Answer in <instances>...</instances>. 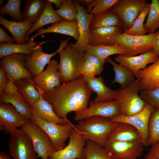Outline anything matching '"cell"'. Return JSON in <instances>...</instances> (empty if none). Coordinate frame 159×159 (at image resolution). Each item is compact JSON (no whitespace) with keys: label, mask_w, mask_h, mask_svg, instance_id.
<instances>
[{"label":"cell","mask_w":159,"mask_h":159,"mask_svg":"<svg viewBox=\"0 0 159 159\" xmlns=\"http://www.w3.org/2000/svg\"><path fill=\"white\" fill-rule=\"evenodd\" d=\"M47 0H28L22 13L23 21L35 23L43 13Z\"/></svg>","instance_id":"cell-31"},{"label":"cell","mask_w":159,"mask_h":159,"mask_svg":"<svg viewBox=\"0 0 159 159\" xmlns=\"http://www.w3.org/2000/svg\"><path fill=\"white\" fill-rule=\"evenodd\" d=\"M110 26L123 27V23L116 13L109 10L94 16L90 23V29Z\"/></svg>","instance_id":"cell-28"},{"label":"cell","mask_w":159,"mask_h":159,"mask_svg":"<svg viewBox=\"0 0 159 159\" xmlns=\"http://www.w3.org/2000/svg\"><path fill=\"white\" fill-rule=\"evenodd\" d=\"M84 159H114L104 147L87 140L85 148Z\"/></svg>","instance_id":"cell-38"},{"label":"cell","mask_w":159,"mask_h":159,"mask_svg":"<svg viewBox=\"0 0 159 159\" xmlns=\"http://www.w3.org/2000/svg\"><path fill=\"white\" fill-rule=\"evenodd\" d=\"M39 126L50 138L56 151L66 146L65 142L69 138L72 130L75 127L71 122L64 125H59L42 120L32 114L29 120Z\"/></svg>","instance_id":"cell-6"},{"label":"cell","mask_w":159,"mask_h":159,"mask_svg":"<svg viewBox=\"0 0 159 159\" xmlns=\"http://www.w3.org/2000/svg\"><path fill=\"white\" fill-rule=\"evenodd\" d=\"M159 32V30L153 34L137 36L128 34L124 31L117 39L115 45L124 50L122 55L125 57L145 53L153 49L154 39Z\"/></svg>","instance_id":"cell-4"},{"label":"cell","mask_w":159,"mask_h":159,"mask_svg":"<svg viewBox=\"0 0 159 159\" xmlns=\"http://www.w3.org/2000/svg\"><path fill=\"white\" fill-rule=\"evenodd\" d=\"M92 92L85 79L81 76L47 93L41 94L43 98L51 105L58 116L68 120L67 116L69 112H79L88 107Z\"/></svg>","instance_id":"cell-1"},{"label":"cell","mask_w":159,"mask_h":159,"mask_svg":"<svg viewBox=\"0 0 159 159\" xmlns=\"http://www.w3.org/2000/svg\"><path fill=\"white\" fill-rule=\"evenodd\" d=\"M25 54L16 53L1 59V66L5 69L8 80L13 82L22 78H32L30 72L25 66Z\"/></svg>","instance_id":"cell-16"},{"label":"cell","mask_w":159,"mask_h":159,"mask_svg":"<svg viewBox=\"0 0 159 159\" xmlns=\"http://www.w3.org/2000/svg\"><path fill=\"white\" fill-rule=\"evenodd\" d=\"M4 1V0H0V5H1L3 4Z\"/></svg>","instance_id":"cell-53"},{"label":"cell","mask_w":159,"mask_h":159,"mask_svg":"<svg viewBox=\"0 0 159 159\" xmlns=\"http://www.w3.org/2000/svg\"><path fill=\"white\" fill-rule=\"evenodd\" d=\"M148 3L145 0H119L110 10L119 16L126 30L131 27L142 9Z\"/></svg>","instance_id":"cell-15"},{"label":"cell","mask_w":159,"mask_h":159,"mask_svg":"<svg viewBox=\"0 0 159 159\" xmlns=\"http://www.w3.org/2000/svg\"><path fill=\"white\" fill-rule=\"evenodd\" d=\"M117 124L109 118L93 116L78 121L75 127L87 140L105 147L107 136Z\"/></svg>","instance_id":"cell-2"},{"label":"cell","mask_w":159,"mask_h":159,"mask_svg":"<svg viewBox=\"0 0 159 159\" xmlns=\"http://www.w3.org/2000/svg\"><path fill=\"white\" fill-rule=\"evenodd\" d=\"M119 0H94V6L90 13L94 16L109 10L116 5Z\"/></svg>","instance_id":"cell-43"},{"label":"cell","mask_w":159,"mask_h":159,"mask_svg":"<svg viewBox=\"0 0 159 159\" xmlns=\"http://www.w3.org/2000/svg\"><path fill=\"white\" fill-rule=\"evenodd\" d=\"M141 141H107L104 147L114 159H136L144 150Z\"/></svg>","instance_id":"cell-12"},{"label":"cell","mask_w":159,"mask_h":159,"mask_svg":"<svg viewBox=\"0 0 159 159\" xmlns=\"http://www.w3.org/2000/svg\"><path fill=\"white\" fill-rule=\"evenodd\" d=\"M3 93L16 95L19 97L24 98L19 91L15 83L10 80H8L4 88Z\"/></svg>","instance_id":"cell-44"},{"label":"cell","mask_w":159,"mask_h":159,"mask_svg":"<svg viewBox=\"0 0 159 159\" xmlns=\"http://www.w3.org/2000/svg\"><path fill=\"white\" fill-rule=\"evenodd\" d=\"M37 42L34 41L26 42L24 44H15L10 42L0 44V58L12 54H23L25 55L30 54L34 48L38 45Z\"/></svg>","instance_id":"cell-32"},{"label":"cell","mask_w":159,"mask_h":159,"mask_svg":"<svg viewBox=\"0 0 159 159\" xmlns=\"http://www.w3.org/2000/svg\"><path fill=\"white\" fill-rule=\"evenodd\" d=\"M16 43L13 37L10 36L4 27H0V43Z\"/></svg>","instance_id":"cell-46"},{"label":"cell","mask_w":159,"mask_h":159,"mask_svg":"<svg viewBox=\"0 0 159 159\" xmlns=\"http://www.w3.org/2000/svg\"><path fill=\"white\" fill-rule=\"evenodd\" d=\"M135 76L140 80L139 90L159 87V59L152 64L139 71Z\"/></svg>","instance_id":"cell-25"},{"label":"cell","mask_w":159,"mask_h":159,"mask_svg":"<svg viewBox=\"0 0 159 159\" xmlns=\"http://www.w3.org/2000/svg\"><path fill=\"white\" fill-rule=\"evenodd\" d=\"M77 3L81 5H85L87 6L90 5L94 0H74Z\"/></svg>","instance_id":"cell-50"},{"label":"cell","mask_w":159,"mask_h":159,"mask_svg":"<svg viewBox=\"0 0 159 159\" xmlns=\"http://www.w3.org/2000/svg\"><path fill=\"white\" fill-rule=\"evenodd\" d=\"M151 6L144 29L149 34H153L159 28V1L151 0Z\"/></svg>","instance_id":"cell-36"},{"label":"cell","mask_w":159,"mask_h":159,"mask_svg":"<svg viewBox=\"0 0 159 159\" xmlns=\"http://www.w3.org/2000/svg\"><path fill=\"white\" fill-rule=\"evenodd\" d=\"M0 101L11 104L20 113L30 120L32 114L31 107L24 98L3 93L0 95Z\"/></svg>","instance_id":"cell-34"},{"label":"cell","mask_w":159,"mask_h":159,"mask_svg":"<svg viewBox=\"0 0 159 159\" xmlns=\"http://www.w3.org/2000/svg\"><path fill=\"white\" fill-rule=\"evenodd\" d=\"M123 27L110 26L90 29L88 45H115L119 36L124 31Z\"/></svg>","instance_id":"cell-19"},{"label":"cell","mask_w":159,"mask_h":159,"mask_svg":"<svg viewBox=\"0 0 159 159\" xmlns=\"http://www.w3.org/2000/svg\"><path fill=\"white\" fill-rule=\"evenodd\" d=\"M55 11L64 20L77 21V10L72 0H64L60 8Z\"/></svg>","instance_id":"cell-40"},{"label":"cell","mask_w":159,"mask_h":159,"mask_svg":"<svg viewBox=\"0 0 159 159\" xmlns=\"http://www.w3.org/2000/svg\"><path fill=\"white\" fill-rule=\"evenodd\" d=\"M154 109L153 106L147 102L141 111L135 114L129 116L119 115L110 119L115 122H125L135 127L141 136L142 144L144 146H146L148 138L149 120L151 114Z\"/></svg>","instance_id":"cell-10"},{"label":"cell","mask_w":159,"mask_h":159,"mask_svg":"<svg viewBox=\"0 0 159 159\" xmlns=\"http://www.w3.org/2000/svg\"><path fill=\"white\" fill-rule=\"evenodd\" d=\"M64 20L54 10L52 6V3L47 0L46 6L43 13L31 29L26 33L25 37V41L27 42L29 39V35L32 33L43 26Z\"/></svg>","instance_id":"cell-27"},{"label":"cell","mask_w":159,"mask_h":159,"mask_svg":"<svg viewBox=\"0 0 159 159\" xmlns=\"http://www.w3.org/2000/svg\"><path fill=\"white\" fill-rule=\"evenodd\" d=\"M22 128L32 140L37 158L49 159L56 151L49 137L38 125L29 120Z\"/></svg>","instance_id":"cell-7"},{"label":"cell","mask_w":159,"mask_h":159,"mask_svg":"<svg viewBox=\"0 0 159 159\" xmlns=\"http://www.w3.org/2000/svg\"><path fill=\"white\" fill-rule=\"evenodd\" d=\"M75 113L74 120L79 121L93 116L110 119L120 115V110L118 103L114 100L94 104L84 110Z\"/></svg>","instance_id":"cell-18"},{"label":"cell","mask_w":159,"mask_h":159,"mask_svg":"<svg viewBox=\"0 0 159 159\" xmlns=\"http://www.w3.org/2000/svg\"><path fill=\"white\" fill-rule=\"evenodd\" d=\"M0 24L5 27L12 34L16 43L24 44L25 36L34 23L24 21L17 22L8 20L0 16Z\"/></svg>","instance_id":"cell-26"},{"label":"cell","mask_w":159,"mask_h":159,"mask_svg":"<svg viewBox=\"0 0 159 159\" xmlns=\"http://www.w3.org/2000/svg\"><path fill=\"white\" fill-rule=\"evenodd\" d=\"M39 91L41 93L40 99L31 106L32 114L43 121L59 125H64L70 122L68 119L58 116L51 105L43 98L41 92Z\"/></svg>","instance_id":"cell-22"},{"label":"cell","mask_w":159,"mask_h":159,"mask_svg":"<svg viewBox=\"0 0 159 159\" xmlns=\"http://www.w3.org/2000/svg\"><path fill=\"white\" fill-rule=\"evenodd\" d=\"M36 33L29 38L27 42L33 40L38 36L43 34L55 33L68 35L73 37L77 41L79 34L77 21H71L64 20L61 22L52 24L46 28L39 29L37 30Z\"/></svg>","instance_id":"cell-23"},{"label":"cell","mask_w":159,"mask_h":159,"mask_svg":"<svg viewBox=\"0 0 159 159\" xmlns=\"http://www.w3.org/2000/svg\"><path fill=\"white\" fill-rule=\"evenodd\" d=\"M141 136L138 130L132 125L125 122H117L107 136V141L132 142L140 141Z\"/></svg>","instance_id":"cell-24"},{"label":"cell","mask_w":159,"mask_h":159,"mask_svg":"<svg viewBox=\"0 0 159 159\" xmlns=\"http://www.w3.org/2000/svg\"><path fill=\"white\" fill-rule=\"evenodd\" d=\"M21 0H9L0 9V16L3 17L6 14L9 15L11 21L21 22L23 21L21 11Z\"/></svg>","instance_id":"cell-35"},{"label":"cell","mask_w":159,"mask_h":159,"mask_svg":"<svg viewBox=\"0 0 159 159\" xmlns=\"http://www.w3.org/2000/svg\"><path fill=\"white\" fill-rule=\"evenodd\" d=\"M84 78L90 89L97 94L94 100L89 103V106L98 103L112 101L120 91V90H113L107 86L101 77Z\"/></svg>","instance_id":"cell-21"},{"label":"cell","mask_w":159,"mask_h":159,"mask_svg":"<svg viewBox=\"0 0 159 159\" xmlns=\"http://www.w3.org/2000/svg\"><path fill=\"white\" fill-rule=\"evenodd\" d=\"M159 59L158 55L151 50L138 56L127 57L120 54L114 60L128 68L135 75L141 69L146 68L148 64L154 63Z\"/></svg>","instance_id":"cell-20"},{"label":"cell","mask_w":159,"mask_h":159,"mask_svg":"<svg viewBox=\"0 0 159 159\" xmlns=\"http://www.w3.org/2000/svg\"><path fill=\"white\" fill-rule=\"evenodd\" d=\"M8 79L6 71L4 68L1 66L0 69V95L4 93L5 86Z\"/></svg>","instance_id":"cell-45"},{"label":"cell","mask_w":159,"mask_h":159,"mask_svg":"<svg viewBox=\"0 0 159 159\" xmlns=\"http://www.w3.org/2000/svg\"><path fill=\"white\" fill-rule=\"evenodd\" d=\"M59 53L58 69L61 83H65L79 78L81 76L80 67L85 52H78L69 43Z\"/></svg>","instance_id":"cell-3"},{"label":"cell","mask_w":159,"mask_h":159,"mask_svg":"<svg viewBox=\"0 0 159 159\" xmlns=\"http://www.w3.org/2000/svg\"><path fill=\"white\" fill-rule=\"evenodd\" d=\"M85 52L96 56L104 64L106 59L110 56L117 54L123 55L124 50L118 45L102 44L94 46L88 45Z\"/></svg>","instance_id":"cell-33"},{"label":"cell","mask_w":159,"mask_h":159,"mask_svg":"<svg viewBox=\"0 0 159 159\" xmlns=\"http://www.w3.org/2000/svg\"></svg>","instance_id":"cell-54"},{"label":"cell","mask_w":159,"mask_h":159,"mask_svg":"<svg viewBox=\"0 0 159 159\" xmlns=\"http://www.w3.org/2000/svg\"><path fill=\"white\" fill-rule=\"evenodd\" d=\"M81 76L84 78H92L102 73L96 64L85 54L80 67Z\"/></svg>","instance_id":"cell-41"},{"label":"cell","mask_w":159,"mask_h":159,"mask_svg":"<svg viewBox=\"0 0 159 159\" xmlns=\"http://www.w3.org/2000/svg\"><path fill=\"white\" fill-rule=\"evenodd\" d=\"M29 120L11 104L0 102V130L11 135L24 126Z\"/></svg>","instance_id":"cell-14"},{"label":"cell","mask_w":159,"mask_h":159,"mask_svg":"<svg viewBox=\"0 0 159 159\" xmlns=\"http://www.w3.org/2000/svg\"><path fill=\"white\" fill-rule=\"evenodd\" d=\"M0 159H11V158L9 155L2 151H0Z\"/></svg>","instance_id":"cell-51"},{"label":"cell","mask_w":159,"mask_h":159,"mask_svg":"<svg viewBox=\"0 0 159 159\" xmlns=\"http://www.w3.org/2000/svg\"><path fill=\"white\" fill-rule=\"evenodd\" d=\"M58 64L55 59L50 60L45 70L31 79L36 88L42 94L47 93L55 88L61 85Z\"/></svg>","instance_id":"cell-13"},{"label":"cell","mask_w":159,"mask_h":159,"mask_svg":"<svg viewBox=\"0 0 159 159\" xmlns=\"http://www.w3.org/2000/svg\"><path fill=\"white\" fill-rule=\"evenodd\" d=\"M147 146L159 143V110L154 109L150 117L148 127Z\"/></svg>","instance_id":"cell-37"},{"label":"cell","mask_w":159,"mask_h":159,"mask_svg":"<svg viewBox=\"0 0 159 159\" xmlns=\"http://www.w3.org/2000/svg\"><path fill=\"white\" fill-rule=\"evenodd\" d=\"M8 145L14 159H37L32 142L22 128L11 135Z\"/></svg>","instance_id":"cell-9"},{"label":"cell","mask_w":159,"mask_h":159,"mask_svg":"<svg viewBox=\"0 0 159 159\" xmlns=\"http://www.w3.org/2000/svg\"><path fill=\"white\" fill-rule=\"evenodd\" d=\"M148 154L159 159V143L152 145L149 150Z\"/></svg>","instance_id":"cell-47"},{"label":"cell","mask_w":159,"mask_h":159,"mask_svg":"<svg viewBox=\"0 0 159 159\" xmlns=\"http://www.w3.org/2000/svg\"><path fill=\"white\" fill-rule=\"evenodd\" d=\"M52 3L54 4L55 5L56 10L59 9L61 6L64 0H48Z\"/></svg>","instance_id":"cell-49"},{"label":"cell","mask_w":159,"mask_h":159,"mask_svg":"<svg viewBox=\"0 0 159 159\" xmlns=\"http://www.w3.org/2000/svg\"><path fill=\"white\" fill-rule=\"evenodd\" d=\"M69 38L60 41L58 49L54 52L47 54L43 51L42 44L46 42H39L37 45L35 47L30 54H25V66L30 72L32 78L38 76L43 71L45 66L48 64L51 59L57 54L59 53L67 44Z\"/></svg>","instance_id":"cell-8"},{"label":"cell","mask_w":159,"mask_h":159,"mask_svg":"<svg viewBox=\"0 0 159 159\" xmlns=\"http://www.w3.org/2000/svg\"><path fill=\"white\" fill-rule=\"evenodd\" d=\"M31 78H22L14 82L23 98L31 106L41 97L40 92L36 88Z\"/></svg>","instance_id":"cell-30"},{"label":"cell","mask_w":159,"mask_h":159,"mask_svg":"<svg viewBox=\"0 0 159 159\" xmlns=\"http://www.w3.org/2000/svg\"><path fill=\"white\" fill-rule=\"evenodd\" d=\"M69 138L68 145L56 151L49 159H84L87 140L75 127L72 130Z\"/></svg>","instance_id":"cell-11"},{"label":"cell","mask_w":159,"mask_h":159,"mask_svg":"<svg viewBox=\"0 0 159 159\" xmlns=\"http://www.w3.org/2000/svg\"><path fill=\"white\" fill-rule=\"evenodd\" d=\"M139 95L143 100L159 110V87L149 90H140Z\"/></svg>","instance_id":"cell-42"},{"label":"cell","mask_w":159,"mask_h":159,"mask_svg":"<svg viewBox=\"0 0 159 159\" xmlns=\"http://www.w3.org/2000/svg\"><path fill=\"white\" fill-rule=\"evenodd\" d=\"M152 50L159 57V32L154 39L153 47Z\"/></svg>","instance_id":"cell-48"},{"label":"cell","mask_w":159,"mask_h":159,"mask_svg":"<svg viewBox=\"0 0 159 159\" xmlns=\"http://www.w3.org/2000/svg\"><path fill=\"white\" fill-rule=\"evenodd\" d=\"M145 159H158L152 155L148 154L146 155L145 157Z\"/></svg>","instance_id":"cell-52"},{"label":"cell","mask_w":159,"mask_h":159,"mask_svg":"<svg viewBox=\"0 0 159 159\" xmlns=\"http://www.w3.org/2000/svg\"><path fill=\"white\" fill-rule=\"evenodd\" d=\"M150 6L151 3H148L142 9L139 16L134 22L131 27L124 30L126 33L137 36L146 35L148 32L144 28L143 22L148 13Z\"/></svg>","instance_id":"cell-39"},{"label":"cell","mask_w":159,"mask_h":159,"mask_svg":"<svg viewBox=\"0 0 159 159\" xmlns=\"http://www.w3.org/2000/svg\"><path fill=\"white\" fill-rule=\"evenodd\" d=\"M105 62L112 65V69L114 72L115 78L112 84L119 83L120 85V90L127 87L135 80L134 74L128 68L117 64L110 57L107 59Z\"/></svg>","instance_id":"cell-29"},{"label":"cell","mask_w":159,"mask_h":159,"mask_svg":"<svg viewBox=\"0 0 159 159\" xmlns=\"http://www.w3.org/2000/svg\"><path fill=\"white\" fill-rule=\"evenodd\" d=\"M77 10V21L79 36L74 44H71L78 52H84L88 45V40L90 23L94 15L87 12L83 5H81L72 0Z\"/></svg>","instance_id":"cell-17"},{"label":"cell","mask_w":159,"mask_h":159,"mask_svg":"<svg viewBox=\"0 0 159 159\" xmlns=\"http://www.w3.org/2000/svg\"><path fill=\"white\" fill-rule=\"evenodd\" d=\"M140 80H135L125 89L120 90L114 100L119 105L120 115L129 116L141 111L147 102L138 95Z\"/></svg>","instance_id":"cell-5"}]
</instances>
